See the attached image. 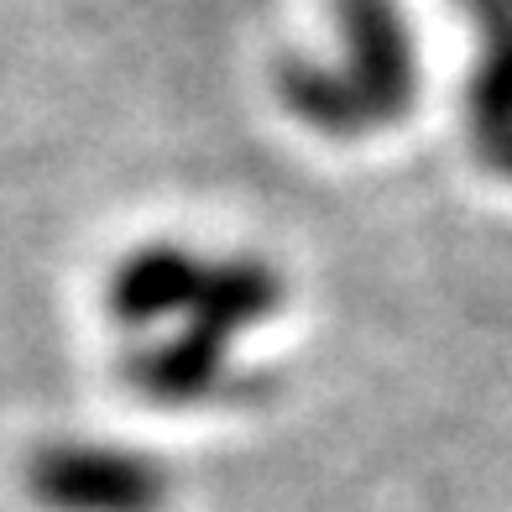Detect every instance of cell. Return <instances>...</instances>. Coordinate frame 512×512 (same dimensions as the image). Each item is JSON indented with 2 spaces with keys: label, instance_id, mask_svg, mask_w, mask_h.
I'll return each mask as SVG.
<instances>
[{
  "label": "cell",
  "instance_id": "cell-1",
  "mask_svg": "<svg viewBox=\"0 0 512 512\" xmlns=\"http://www.w3.org/2000/svg\"><path fill=\"white\" fill-rule=\"evenodd\" d=\"M27 492L48 512H168L173 476L142 450L58 439L27 460Z\"/></svg>",
  "mask_w": 512,
  "mask_h": 512
},
{
  "label": "cell",
  "instance_id": "cell-2",
  "mask_svg": "<svg viewBox=\"0 0 512 512\" xmlns=\"http://www.w3.org/2000/svg\"><path fill=\"white\" fill-rule=\"evenodd\" d=\"M340 79L361 100L371 131H382L418 105V48L398 0H335Z\"/></svg>",
  "mask_w": 512,
  "mask_h": 512
},
{
  "label": "cell",
  "instance_id": "cell-3",
  "mask_svg": "<svg viewBox=\"0 0 512 512\" xmlns=\"http://www.w3.org/2000/svg\"><path fill=\"white\" fill-rule=\"evenodd\" d=\"M126 377L131 387L152 403H168V408H183V403H209L230 392V340H215L183 324L173 340H152L142 345L131 361H126Z\"/></svg>",
  "mask_w": 512,
  "mask_h": 512
},
{
  "label": "cell",
  "instance_id": "cell-4",
  "mask_svg": "<svg viewBox=\"0 0 512 512\" xmlns=\"http://www.w3.org/2000/svg\"><path fill=\"white\" fill-rule=\"evenodd\" d=\"M199 283H204V262L194 251H183V246H142V251H131L126 262L110 272L105 309L121 324H131V330H142V324L189 314Z\"/></svg>",
  "mask_w": 512,
  "mask_h": 512
},
{
  "label": "cell",
  "instance_id": "cell-5",
  "mask_svg": "<svg viewBox=\"0 0 512 512\" xmlns=\"http://www.w3.org/2000/svg\"><path fill=\"white\" fill-rule=\"evenodd\" d=\"M277 309H283V277L262 256H225V262H204V283L183 324H194V330L215 340H230Z\"/></svg>",
  "mask_w": 512,
  "mask_h": 512
},
{
  "label": "cell",
  "instance_id": "cell-6",
  "mask_svg": "<svg viewBox=\"0 0 512 512\" xmlns=\"http://www.w3.org/2000/svg\"><path fill=\"white\" fill-rule=\"evenodd\" d=\"M460 6L481 32L465 115H471V142L486 147L492 136L512 131V0H460Z\"/></svg>",
  "mask_w": 512,
  "mask_h": 512
},
{
  "label": "cell",
  "instance_id": "cell-7",
  "mask_svg": "<svg viewBox=\"0 0 512 512\" xmlns=\"http://www.w3.org/2000/svg\"><path fill=\"white\" fill-rule=\"evenodd\" d=\"M277 95H283L288 115L304 121L319 136H335V142H351V136H371V121L361 100L351 95V84L340 79V68L314 63V58H293L277 68Z\"/></svg>",
  "mask_w": 512,
  "mask_h": 512
},
{
  "label": "cell",
  "instance_id": "cell-8",
  "mask_svg": "<svg viewBox=\"0 0 512 512\" xmlns=\"http://www.w3.org/2000/svg\"><path fill=\"white\" fill-rule=\"evenodd\" d=\"M481 152V162L486 168H497L502 178H512V131H502V136H492L486 147H476Z\"/></svg>",
  "mask_w": 512,
  "mask_h": 512
}]
</instances>
